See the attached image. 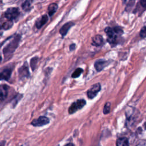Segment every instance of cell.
Wrapping results in <instances>:
<instances>
[{
    "label": "cell",
    "mask_w": 146,
    "mask_h": 146,
    "mask_svg": "<svg viewBox=\"0 0 146 146\" xmlns=\"http://www.w3.org/2000/svg\"><path fill=\"white\" fill-rule=\"evenodd\" d=\"M104 31L107 35V41L112 47L116 46L119 43V38L124 33L123 29L118 26L113 28L107 27L104 29Z\"/></svg>",
    "instance_id": "cell-1"
},
{
    "label": "cell",
    "mask_w": 146,
    "mask_h": 146,
    "mask_svg": "<svg viewBox=\"0 0 146 146\" xmlns=\"http://www.w3.org/2000/svg\"><path fill=\"white\" fill-rule=\"evenodd\" d=\"M20 39L21 36L19 35H15L12 39V40L7 45V46L4 48L3 53L5 56L11 55L13 53V52L18 46Z\"/></svg>",
    "instance_id": "cell-2"
},
{
    "label": "cell",
    "mask_w": 146,
    "mask_h": 146,
    "mask_svg": "<svg viewBox=\"0 0 146 146\" xmlns=\"http://www.w3.org/2000/svg\"><path fill=\"white\" fill-rule=\"evenodd\" d=\"M86 104V101L84 99H78L76 102L72 103L68 108V113L72 114L76 112L78 110L82 108Z\"/></svg>",
    "instance_id": "cell-3"
},
{
    "label": "cell",
    "mask_w": 146,
    "mask_h": 146,
    "mask_svg": "<svg viewBox=\"0 0 146 146\" xmlns=\"http://www.w3.org/2000/svg\"><path fill=\"white\" fill-rule=\"evenodd\" d=\"M20 14V11L17 7H11L8 9L5 13V16L9 21L16 19Z\"/></svg>",
    "instance_id": "cell-4"
},
{
    "label": "cell",
    "mask_w": 146,
    "mask_h": 146,
    "mask_svg": "<svg viewBox=\"0 0 146 146\" xmlns=\"http://www.w3.org/2000/svg\"><path fill=\"white\" fill-rule=\"evenodd\" d=\"M101 90V85L99 83H97L94 84L91 86V87L88 90L87 92V96L89 99H93L94 98L98 92Z\"/></svg>",
    "instance_id": "cell-5"
},
{
    "label": "cell",
    "mask_w": 146,
    "mask_h": 146,
    "mask_svg": "<svg viewBox=\"0 0 146 146\" xmlns=\"http://www.w3.org/2000/svg\"><path fill=\"white\" fill-rule=\"evenodd\" d=\"M50 122L49 119L44 116H39L38 119H34L32 121L31 124L35 127H40L48 124Z\"/></svg>",
    "instance_id": "cell-6"
},
{
    "label": "cell",
    "mask_w": 146,
    "mask_h": 146,
    "mask_svg": "<svg viewBox=\"0 0 146 146\" xmlns=\"http://www.w3.org/2000/svg\"><path fill=\"white\" fill-rule=\"evenodd\" d=\"M19 76L20 78L22 79L24 78H28L30 75L29 67L26 63H25L22 67L19 68L18 70Z\"/></svg>",
    "instance_id": "cell-7"
},
{
    "label": "cell",
    "mask_w": 146,
    "mask_h": 146,
    "mask_svg": "<svg viewBox=\"0 0 146 146\" xmlns=\"http://www.w3.org/2000/svg\"><path fill=\"white\" fill-rule=\"evenodd\" d=\"M108 64L109 61L105 60L103 59H98L95 62L94 67L97 71H100Z\"/></svg>",
    "instance_id": "cell-8"
},
{
    "label": "cell",
    "mask_w": 146,
    "mask_h": 146,
    "mask_svg": "<svg viewBox=\"0 0 146 146\" xmlns=\"http://www.w3.org/2000/svg\"><path fill=\"white\" fill-rule=\"evenodd\" d=\"M75 25V23L72 22H68L67 23H66L65 24H64L61 28L59 30V33L60 34L64 37L68 33V30L70 29V28L73 26Z\"/></svg>",
    "instance_id": "cell-9"
},
{
    "label": "cell",
    "mask_w": 146,
    "mask_h": 146,
    "mask_svg": "<svg viewBox=\"0 0 146 146\" xmlns=\"http://www.w3.org/2000/svg\"><path fill=\"white\" fill-rule=\"evenodd\" d=\"M104 41L103 36L101 35L98 34L95 35L92 38V45L95 46H102L104 44Z\"/></svg>",
    "instance_id": "cell-10"
},
{
    "label": "cell",
    "mask_w": 146,
    "mask_h": 146,
    "mask_svg": "<svg viewBox=\"0 0 146 146\" xmlns=\"http://www.w3.org/2000/svg\"><path fill=\"white\" fill-rule=\"evenodd\" d=\"M48 17L46 14L43 15L41 17L38 19L35 22V26L37 29H40L43 26H44L48 21Z\"/></svg>",
    "instance_id": "cell-11"
},
{
    "label": "cell",
    "mask_w": 146,
    "mask_h": 146,
    "mask_svg": "<svg viewBox=\"0 0 146 146\" xmlns=\"http://www.w3.org/2000/svg\"><path fill=\"white\" fill-rule=\"evenodd\" d=\"M12 70L11 68H5L0 72V80H7L10 78Z\"/></svg>",
    "instance_id": "cell-12"
},
{
    "label": "cell",
    "mask_w": 146,
    "mask_h": 146,
    "mask_svg": "<svg viewBox=\"0 0 146 146\" xmlns=\"http://www.w3.org/2000/svg\"><path fill=\"white\" fill-rule=\"evenodd\" d=\"M9 86L6 84L0 86V100H4L8 94Z\"/></svg>",
    "instance_id": "cell-13"
},
{
    "label": "cell",
    "mask_w": 146,
    "mask_h": 146,
    "mask_svg": "<svg viewBox=\"0 0 146 146\" xmlns=\"http://www.w3.org/2000/svg\"><path fill=\"white\" fill-rule=\"evenodd\" d=\"M58 7V5L56 3H51L48 6V14L51 17L57 10Z\"/></svg>",
    "instance_id": "cell-14"
},
{
    "label": "cell",
    "mask_w": 146,
    "mask_h": 146,
    "mask_svg": "<svg viewBox=\"0 0 146 146\" xmlns=\"http://www.w3.org/2000/svg\"><path fill=\"white\" fill-rule=\"evenodd\" d=\"M128 140L127 137H122L117 139L116 146H128Z\"/></svg>",
    "instance_id": "cell-15"
},
{
    "label": "cell",
    "mask_w": 146,
    "mask_h": 146,
    "mask_svg": "<svg viewBox=\"0 0 146 146\" xmlns=\"http://www.w3.org/2000/svg\"><path fill=\"white\" fill-rule=\"evenodd\" d=\"M39 60V58L38 56H35L33 58L30 60V66L31 67V69L33 71H34L36 68V64L38 63V62Z\"/></svg>",
    "instance_id": "cell-16"
},
{
    "label": "cell",
    "mask_w": 146,
    "mask_h": 146,
    "mask_svg": "<svg viewBox=\"0 0 146 146\" xmlns=\"http://www.w3.org/2000/svg\"><path fill=\"white\" fill-rule=\"evenodd\" d=\"M31 3H32V1H25L22 5V9L26 11H29L31 9Z\"/></svg>",
    "instance_id": "cell-17"
},
{
    "label": "cell",
    "mask_w": 146,
    "mask_h": 146,
    "mask_svg": "<svg viewBox=\"0 0 146 146\" xmlns=\"http://www.w3.org/2000/svg\"><path fill=\"white\" fill-rule=\"evenodd\" d=\"M83 71V70L81 68H77L74 71V72L71 75V77L72 78H78L81 74L82 73V72Z\"/></svg>",
    "instance_id": "cell-18"
},
{
    "label": "cell",
    "mask_w": 146,
    "mask_h": 146,
    "mask_svg": "<svg viewBox=\"0 0 146 146\" xmlns=\"http://www.w3.org/2000/svg\"><path fill=\"white\" fill-rule=\"evenodd\" d=\"M110 109H111V103L108 102L104 106V108L103 110V113L105 115L108 114L110 112Z\"/></svg>",
    "instance_id": "cell-19"
},
{
    "label": "cell",
    "mask_w": 146,
    "mask_h": 146,
    "mask_svg": "<svg viewBox=\"0 0 146 146\" xmlns=\"http://www.w3.org/2000/svg\"><path fill=\"white\" fill-rule=\"evenodd\" d=\"M13 21H9V20H7V22H5L3 25H2V27L5 29V30H7V29H9L10 28H11L12 26H13Z\"/></svg>",
    "instance_id": "cell-20"
},
{
    "label": "cell",
    "mask_w": 146,
    "mask_h": 146,
    "mask_svg": "<svg viewBox=\"0 0 146 146\" xmlns=\"http://www.w3.org/2000/svg\"><path fill=\"white\" fill-rule=\"evenodd\" d=\"M135 3V1H128V3L127 4V6H126V8H125V10L127 11H129V10H131V9L133 7V4Z\"/></svg>",
    "instance_id": "cell-21"
},
{
    "label": "cell",
    "mask_w": 146,
    "mask_h": 146,
    "mask_svg": "<svg viewBox=\"0 0 146 146\" xmlns=\"http://www.w3.org/2000/svg\"><path fill=\"white\" fill-rule=\"evenodd\" d=\"M139 35L141 38H144L145 37V26H144L141 29Z\"/></svg>",
    "instance_id": "cell-22"
},
{
    "label": "cell",
    "mask_w": 146,
    "mask_h": 146,
    "mask_svg": "<svg viewBox=\"0 0 146 146\" xmlns=\"http://www.w3.org/2000/svg\"><path fill=\"white\" fill-rule=\"evenodd\" d=\"M75 47H76L75 44V43H72V44H70V46L69 47V48H70V51H72V50H74L75 49Z\"/></svg>",
    "instance_id": "cell-23"
},
{
    "label": "cell",
    "mask_w": 146,
    "mask_h": 146,
    "mask_svg": "<svg viewBox=\"0 0 146 146\" xmlns=\"http://www.w3.org/2000/svg\"><path fill=\"white\" fill-rule=\"evenodd\" d=\"M137 146H145V143L144 141L143 143H140L139 144H138Z\"/></svg>",
    "instance_id": "cell-24"
},
{
    "label": "cell",
    "mask_w": 146,
    "mask_h": 146,
    "mask_svg": "<svg viewBox=\"0 0 146 146\" xmlns=\"http://www.w3.org/2000/svg\"><path fill=\"white\" fill-rule=\"evenodd\" d=\"M64 146H74V144L72 143H68L66 144Z\"/></svg>",
    "instance_id": "cell-25"
},
{
    "label": "cell",
    "mask_w": 146,
    "mask_h": 146,
    "mask_svg": "<svg viewBox=\"0 0 146 146\" xmlns=\"http://www.w3.org/2000/svg\"><path fill=\"white\" fill-rule=\"evenodd\" d=\"M1 60H2V57L0 56V63L1 62Z\"/></svg>",
    "instance_id": "cell-26"
},
{
    "label": "cell",
    "mask_w": 146,
    "mask_h": 146,
    "mask_svg": "<svg viewBox=\"0 0 146 146\" xmlns=\"http://www.w3.org/2000/svg\"><path fill=\"white\" fill-rule=\"evenodd\" d=\"M1 26H0V30H1Z\"/></svg>",
    "instance_id": "cell-27"
}]
</instances>
